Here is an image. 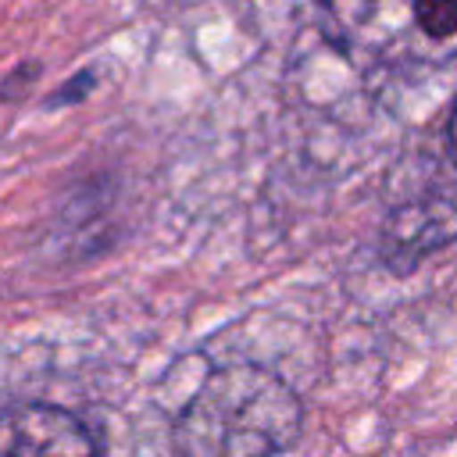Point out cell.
Listing matches in <instances>:
<instances>
[{"mask_svg": "<svg viewBox=\"0 0 457 457\" xmlns=\"http://www.w3.org/2000/svg\"><path fill=\"white\" fill-rule=\"evenodd\" d=\"M450 150L457 157V107H453V118H450Z\"/></svg>", "mask_w": 457, "mask_h": 457, "instance_id": "5b68a950", "label": "cell"}, {"mask_svg": "<svg viewBox=\"0 0 457 457\" xmlns=\"http://www.w3.org/2000/svg\"><path fill=\"white\" fill-rule=\"evenodd\" d=\"M0 457H100V446L75 414L25 403L0 414Z\"/></svg>", "mask_w": 457, "mask_h": 457, "instance_id": "3957f363", "label": "cell"}, {"mask_svg": "<svg viewBox=\"0 0 457 457\" xmlns=\"http://www.w3.org/2000/svg\"><path fill=\"white\" fill-rule=\"evenodd\" d=\"M303 425L296 393L257 364L214 368L175 414L171 443L182 457H271Z\"/></svg>", "mask_w": 457, "mask_h": 457, "instance_id": "6da1fadb", "label": "cell"}, {"mask_svg": "<svg viewBox=\"0 0 457 457\" xmlns=\"http://www.w3.org/2000/svg\"><path fill=\"white\" fill-rule=\"evenodd\" d=\"M328 36L353 57L421 68L457 57V0H318Z\"/></svg>", "mask_w": 457, "mask_h": 457, "instance_id": "7a4b0ae2", "label": "cell"}, {"mask_svg": "<svg viewBox=\"0 0 457 457\" xmlns=\"http://www.w3.org/2000/svg\"><path fill=\"white\" fill-rule=\"evenodd\" d=\"M457 239V207L439 200H418L400 207L382 232V257L393 268L418 264L428 250Z\"/></svg>", "mask_w": 457, "mask_h": 457, "instance_id": "277c9868", "label": "cell"}]
</instances>
